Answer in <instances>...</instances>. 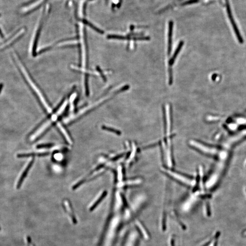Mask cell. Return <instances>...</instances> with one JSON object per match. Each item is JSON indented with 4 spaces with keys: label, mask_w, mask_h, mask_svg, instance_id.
<instances>
[{
    "label": "cell",
    "mask_w": 246,
    "mask_h": 246,
    "mask_svg": "<svg viewBox=\"0 0 246 246\" xmlns=\"http://www.w3.org/2000/svg\"><path fill=\"white\" fill-rule=\"evenodd\" d=\"M44 12L43 16H42V17H41V19L40 22H39V24L38 27V29H37V32H36V35H35L34 41L33 44V45L32 54H33V56H36L37 54V53L36 52V49H37L38 41V40L39 37L40 35L41 31L42 26H43V22H44Z\"/></svg>",
    "instance_id": "277c9868"
},
{
    "label": "cell",
    "mask_w": 246,
    "mask_h": 246,
    "mask_svg": "<svg viewBox=\"0 0 246 246\" xmlns=\"http://www.w3.org/2000/svg\"><path fill=\"white\" fill-rule=\"evenodd\" d=\"M57 126L58 128L60 129V131L62 133V135L64 136V138L65 139L67 142L69 143V144H72V140L71 139L70 137V136H69L68 134L67 133V131H66L65 128L62 126V124L60 123H57Z\"/></svg>",
    "instance_id": "9c48e42d"
},
{
    "label": "cell",
    "mask_w": 246,
    "mask_h": 246,
    "mask_svg": "<svg viewBox=\"0 0 246 246\" xmlns=\"http://www.w3.org/2000/svg\"><path fill=\"white\" fill-rule=\"evenodd\" d=\"M33 162L34 159H32V160H30V162H29L28 165H27L26 168L24 169V171H23L21 175L20 179L18 180L17 184V188H19L21 187L23 181L24 179H25L26 176H27V175H28V172H29V171L30 170V168H31L32 165H33Z\"/></svg>",
    "instance_id": "5b68a950"
},
{
    "label": "cell",
    "mask_w": 246,
    "mask_h": 246,
    "mask_svg": "<svg viewBox=\"0 0 246 246\" xmlns=\"http://www.w3.org/2000/svg\"><path fill=\"white\" fill-rule=\"evenodd\" d=\"M53 146L52 144H41L37 145V147L39 149L49 148Z\"/></svg>",
    "instance_id": "5bb4252c"
},
{
    "label": "cell",
    "mask_w": 246,
    "mask_h": 246,
    "mask_svg": "<svg viewBox=\"0 0 246 246\" xmlns=\"http://www.w3.org/2000/svg\"><path fill=\"white\" fill-rule=\"evenodd\" d=\"M48 152H38V153H31L21 154L17 155L18 158H25L33 156H44L49 154Z\"/></svg>",
    "instance_id": "30bf717a"
},
{
    "label": "cell",
    "mask_w": 246,
    "mask_h": 246,
    "mask_svg": "<svg viewBox=\"0 0 246 246\" xmlns=\"http://www.w3.org/2000/svg\"><path fill=\"white\" fill-rule=\"evenodd\" d=\"M173 22L172 21L169 22V31H168V55H170L172 48V33H173Z\"/></svg>",
    "instance_id": "8992f818"
},
{
    "label": "cell",
    "mask_w": 246,
    "mask_h": 246,
    "mask_svg": "<svg viewBox=\"0 0 246 246\" xmlns=\"http://www.w3.org/2000/svg\"><path fill=\"white\" fill-rule=\"evenodd\" d=\"M3 84L2 83H0V93L1 92V90H2V88H3Z\"/></svg>",
    "instance_id": "ac0fdd59"
},
{
    "label": "cell",
    "mask_w": 246,
    "mask_h": 246,
    "mask_svg": "<svg viewBox=\"0 0 246 246\" xmlns=\"http://www.w3.org/2000/svg\"><path fill=\"white\" fill-rule=\"evenodd\" d=\"M162 170H163L164 172H166L168 175H170L171 176H172L173 178H175L176 180H178V181L182 182V183H185V184L190 186H193L195 184V181L194 180H191V179L186 178V177L183 176L182 175L177 174V173H176L174 171L169 170L168 169L162 168Z\"/></svg>",
    "instance_id": "3957f363"
},
{
    "label": "cell",
    "mask_w": 246,
    "mask_h": 246,
    "mask_svg": "<svg viewBox=\"0 0 246 246\" xmlns=\"http://www.w3.org/2000/svg\"><path fill=\"white\" fill-rule=\"evenodd\" d=\"M142 182V180L140 179H136V180H131V181H128L126 182H123L121 184V186H123V185H136V184H138L141 183Z\"/></svg>",
    "instance_id": "7c38bea8"
},
{
    "label": "cell",
    "mask_w": 246,
    "mask_h": 246,
    "mask_svg": "<svg viewBox=\"0 0 246 246\" xmlns=\"http://www.w3.org/2000/svg\"><path fill=\"white\" fill-rule=\"evenodd\" d=\"M190 144L192 146H194L195 147L197 148L198 149H200L201 151H202L203 152H205L207 153H212L214 152L213 149L209 148L207 146H205V145H203V144H202L200 143L191 140L190 142Z\"/></svg>",
    "instance_id": "52a82bcc"
},
{
    "label": "cell",
    "mask_w": 246,
    "mask_h": 246,
    "mask_svg": "<svg viewBox=\"0 0 246 246\" xmlns=\"http://www.w3.org/2000/svg\"><path fill=\"white\" fill-rule=\"evenodd\" d=\"M0 36H1V38L3 37V33H2V32H1V29H0Z\"/></svg>",
    "instance_id": "d6986e66"
},
{
    "label": "cell",
    "mask_w": 246,
    "mask_h": 246,
    "mask_svg": "<svg viewBox=\"0 0 246 246\" xmlns=\"http://www.w3.org/2000/svg\"><path fill=\"white\" fill-rule=\"evenodd\" d=\"M199 0H189L188 1H186L185 3H183L182 5H189V4H193V3H197L198 2Z\"/></svg>",
    "instance_id": "2e32d148"
},
{
    "label": "cell",
    "mask_w": 246,
    "mask_h": 246,
    "mask_svg": "<svg viewBox=\"0 0 246 246\" xmlns=\"http://www.w3.org/2000/svg\"><path fill=\"white\" fill-rule=\"evenodd\" d=\"M118 178H119L120 181H121L122 179V175L121 167H120L118 168Z\"/></svg>",
    "instance_id": "e0dca14e"
},
{
    "label": "cell",
    "mask_w": 246,
    "mask_h": 246,
    "mask_svg": "<svg viewBox=\"0 0 246 246\" xmlns=\"http://www.w3.org/2000/svg\"><path fill=\"white\" fill-rule=\"evenodd\" d=\"M82 22L83 23V24H85V25H86L87 26H89L91 28L94 29V31H96L97 33L100 34L104 33V32L102 30H101L100 29L98 28H97V27H95V26L92 24L91 22L87 21L86 19H83L82 20Z\"/></svg>",
    "instance_id": "8fae6325"
},
{
    "label": "cell",
    "mask_w": 246,
    "mask_h": 246,
    "mask_svg": "<svg viewBox=\"0 0 246 246\" xmlns=\"http://www.w3.org/2000/svg\"><path fill=\"white\" fill-rule=\"evenodd\" d=\"M225 1L226 11H227L228 17L229 18L231 25H232V27H233V30H234V32L235 33L237 38V39H238V41H239V43L240 44H243V42L244 41H243V38H242V37L241 35V34H240V32H239V30H238V28H237V26L236 25V23L234 21V18H233V16H232L229 1H228V0H225Z\"/></svg>",
    "instance_id": "6da1fadb"
},
{
    "label": "cell",
    "mask_w": 246,
    "mask_h": 246,
    "mask_svg": "<svg viewBox=\"0 0 246 246\" xmlns=\"http://www.w3.org/2000/svg\"><path fill=\"white\" fill-rule=\"evenodd\" d=\"M102 128H103V130H105V131H107L109 132H111L114 133L116 134H120V132L119 131H118V130H116V129H115L114 128H112L110 127L106 126H103Z\"/></svg>",
    "instance_id": "4fadbf2b"
},
{
    "label": "cell",
    "mask_w": 246,
    "mask_h": 246,
    "mask_svg": "<svg viewBox=\"0 0 246 246\" xmlns=\"http://www.w3.org/2000/svg\"><path fill=\"white\" fill-rule=\"evenodd\" d=\"M133 149L132 151L131 154V156H130V158H129V159H128V161H131L132 159L134 157V155H135V154H136V147L134 145V144H133Z\"/></svg>",
    "instance_id": "9a60e30c"
},
{
    "label": "cell",
    "mask_w": 246,
    "mask_h": 246,
    "mask_svg": "<svg viewBox=\"0 0 246 246\" xmlns=\"http://www.w3.org/2000/svg\"><path fill=\"white\" fill-rule=\"evenodd\" d=\"M54 121L52 120H49V121L47 122V123H46V124H45L43 126L41 127L40 128H39V130L38 131H37L36 132V133L34 134L33 135V137H32V139H36L38 138V137H39V136H40L42 134H43V133L46 130V129L50 126L51 125V124H52V123H53Z\"/></svg>",
    "instance_id": "ba28073f"
},
{
    "label": "cell",
    "mask_w": 246,
    "mask_h": 246,
    "mask_svg": "<svg viewBox=\"0 0 246 246\" xmlns=\"http://www.w3.org/2000/svg\"><path fill=\"white\" fill-rule=\"evenodd\" d=\"M184 42L183 41H181L178 44L177 48H176V50L174 52V54L173 56L172 57L170 60L169 62V85H171L173 83V73H172V70L171 69V67L173 65L175 62V60L177 57L178 54L180 51L182 49V46H183V44H184Z\"/></svg>",
    "instance_id": "7a4b0ae2"
}]
</instances>
